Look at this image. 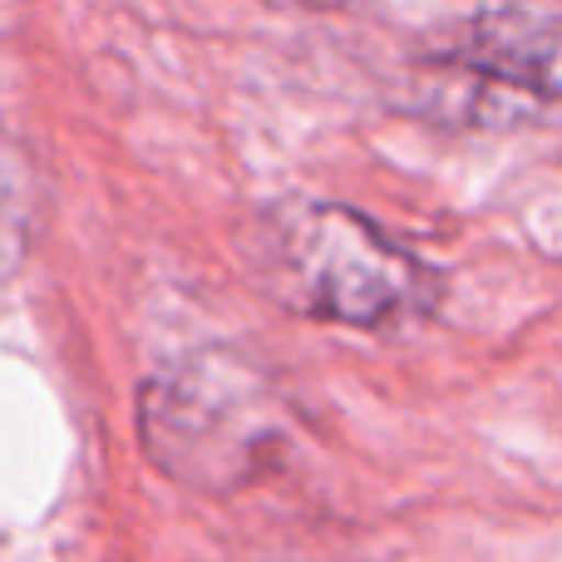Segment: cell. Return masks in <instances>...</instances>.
I'll list each match as a JSON object with an SVG mask.
<instances>
[{
  "instance_id": "obj_1",
  "label": "cell",
  "mask_w": 562,
  "mask_h": 562,
  "mask_svg": "<svg viewBox=\"0 0 562 562\" xmlns=\"http://www.w3.org/2000/svg\"><path fill=\"white\" fill-rule=\"evenodd\" d=\"M262 291L306 321L346 330H400L439 306L445 281L419 252L346 203L281 198L243 233Z\"/></svg>"
},
{
  "instance_id": "obj_2",
  "label": "cell",
  "mask_w": 562,
  "mask_h": 562,
  "mask_svg": "<svg viewBox=\"0 0 562 562\" xmlns=\"http://www.w3.org/2000/svg\"><path fill=\"white\" fill-rule=\"evenodd\" d=\"M400 109L445 128L562 119V5L504 0L445 25L400 75Z\"/></svg>"
},
{
  "instance_id": "obj_3",
  "label": "cell",
  "mask_w": 562,
  "mask_h": 562,
  "mask_svg": "<svg viewBox=\"0 0 562 562\" xmlns=\"http://www.w3.org/2000/svg\"><path fill=\"white\" fill-rule=\"evenodd\" d=\"M138 435L168 479L223 494L267 474L281 445V405L243 356L193 350L144 385Z\"/></svg>"
},
{
  "instance_id": "obj_4",
  "label": "cell",
  "mask_w": 562,
  "mask_h": 562,
  "mask_svg": "<svg viewBox=\"0 0 562 562\" xmlns=\"http://www.w3.org/2000/svg\"><path fill=\"white\" fill-rule=\"evenodd\" d=\"M30 173L15 148L0 144V281L20 267L30 247Z\"/></svg>"
},
{
  "instance_id": "obj_5",
  "label": "cell",
  "mask_w": 562,
  "mask_h": 562,
  "mask_svg": "<svg viewBox=\"0 0 562 562\" xmlns=\"http://www.w3.org/2000/svg\"><path fill=\"white\" fill-rule=\"evenodd\" d=\"M306 5H336V0H306Z\"/></svg>"
}]
</instances>
